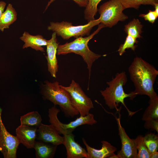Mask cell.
I'll return each mask as SVG.
<instances>
[{
    "label": "cell",
    "mask_w": 158,
    "mask_h": 158,
    "mask_svg": "<svg viewBox=\"0 0 158 158\" xmlns=\"http://www.w3.org/2000/svg\"><path fill=\"white\" fill-rule=\"evenodd\" d=\"M128 71L135 87V90L131 92L134 98L138 95H146L150 98L157 95L153 85L158 71L153 66L137 56L129 67Z\"/></svg>",
    "instance_id": "1"
},
{
    "label": "cell",
    "mask_w": 158,
    "mask_h": 158,
    "mask_svg": "<svg viewBox=\"0 0 158 158\" xmlns=\"http://www.w3.org/2000/svg\"><path fill=\"white\" fill-rule=\"evenodd\" d=\"M105 27L104 24L100 23L97 29L88 36L84 37H79L71 42H67L62 45L59 44L57 49V54L65 55L73 53L81 56L87 64L90 79L92 64L96 60L101 56V55L96 54L90 50L88 44L95 35L102 28Z\"/></svg>",
    "instance_id": "2"
},
{
    "label": "cell",
    "mask_w": 158,
    "mask_h": 158,
    "mask_svg": "<svg viewBox=\"0 0 158 158\" xmlns=\"http://www.w3.org/2000/svg\"><path fill=\"white\" fill-rule=\"evenodd\" d=\"M127 81V75L125 72L122 71L116 73L114 78L107 82L109 86L105 90H100V92L104 98L106 104L111 109H118V104L121 103L127 109L129 116H132L136 112H132L127 108L124 102L125 99L129 97L131 99L134 98L131 92L126 94L125 92L123 86Z\"/></svg>",
    "instance_id": "3"
},
{
    "label": "cell",
    "mask_w": 158,
    "mask_h": 158,
    "mask_svg": "<svg viewBox=\"0 0 158 158\" xmlns=\"http://www.w3.org/2000/svg\"><path fill=\"white\" fill-rule=\"evenodd\" d=\"M44 83L41 91L44 98L52 102L54 106H59L67 117H73L79 114L73 106L69 94L58 81H45Z\"/></svg>",
    "instance_id": "4"
},
{
    "label": "cell",
    "mask_w": 158,
    "mask_h": 158,
    "mask_svg": "<svg viewBox=\"0 0 158 158\" xmlns=\"http://www.w3.org/2000/svg\"><path fill=\"white\" fill-rule=\"evenodd\" d=\"M99 23V18L90 21L86 24L77 26L73 25L72 23L66 21L51 22L47 29L55 32L63 39L68 40L72 37L76 38L88 35L92 28Z\"/></svg>",
    "instance_id": "5"
},
{
    "label": "cell",
    "mask_w": 158,
    "mask_h": 158,
    "mask_svg": "<svg viewBox=\"0 0 158 158\" xmlns=\"http://www.w3.org/2000/svg\"><path fill=\"white\" fill-rule=\"evenodd\" d=\"M60 110L55 106L49 109L48 116L49 122L57 130L59 134L63 135L72 133L78 127L81 125L87 124L92 125L97 123L94 119L93 114L89 113L84 116H80L75 121L65 124L61 122L58 118V114Z\"/></svg>",
    "instance_id": "6"
},
{
    "label": "cell",
    "mask_w": 158,
    "mask_h": 158,
    "mask_svg": "<svg viewBox=\"0 0 158 158\" xmlns=\"http://www.w3.org/2000/svg\"><path fill=\"white\" fill-rule=\"evenodd\" d=\"M124 9L119 0H110L104 3L98 10L100 23L111 28L119 21H125L128 17L123 13Z\"/></svg>",
    "instance_id": "7"
},
{
    "label": "cell",
    "mask_w": 158,
    "mask_h": 158,
    "mask_svg": "<svg viewBox=\"0 0 158 158\" xmlns=\"http://www.w3.org/2000/svg\"><path fill=\"white\" fill-rule=\"evenodd\" d=\"M60 86L69 94L73 107L78 111L80 116H84L89 113L90 110L94 108L91 99L83 91L79 85L72 80L69 86Z\"/></svg>",
    "instance_id": "8"
},
{
    "label": "cell",
    "mask_w": 158,
    "mask_h": 158,
    "mask_svg": "<svg viewBox=\"0 0 158 158\" xmlns=\"http://www.w3.org/2000/svg\"><path fill=\"white\" fill-rule=\"evenodd\" d=\"M2 109L0 107V152L4 158H16L20 141L16 136L6 130L1 118Z\"/></svg>",
    "instance_id": "9"
},
{
    "label": "cell",
    "mask_w": 158,
    "mask_h": 158,
    "mask_svg": "<svg viewBox=\"0 0 158 158\" xmlns=\"http://www.w3.org/2000/svg\"><path fill=\"white\" fill-rule=\"evenodd\" d=\"M116 117L118 124V135L121 141V147L117 154L121 158H138V151L134 139H130L126 134L120 122L121 115Z\"/></svg>",
    "instance_id": "10"
},
{
    "label": "cell",
    "mask_w": 158,
    "mask_h": 158,
    "mask_svg": "<svg viewBox=\"0 0 158 158\" xmlns=\"http://www.w3.org/2000/svg\"><path fill=\"white\" fill-rule=\"evenodd\" d=\"M36 139L57 146L63 144L64 142L63 136H60L52 125L42 123L37 128Z\"/></svg>",
    "instance_id": "11"
},
{
    "label": "cell",
    "mask_w": 158,
    "mask_h": 158,
    "mask_svg": "<svg viewBox=\"0 0 158 158\" xmlns=\"http://www.w3.org/2000/svg\"><path fill=\"white\" fill-rule=\"evenodd\" d=\"M59 43L57 41L56 34L54 32L51 38L48 40L47 46V56L45 57L47 61L48 71L53 77L56 78V75L58 71V65L56 57L57 49Z\"/></svg>",
    "instance_id": "12"
},
{
    "label": "cell",
    "mask_w": 158,
    "mask_h": 158,
    "mask_svg": "<svg viewBox=\"0 0 158 158\" xmlns=\"http://www.w3.org/2000/svg\"><path fill=\"white\" fill-rule=\"evenodd\" d=\"M63 136V145L66 149L67 158H88L87 151L75 141V136L72 133Z\"/></svg>",
    "instance_id": "13"
},
{
    "label": "cell",
    "mask_w": 158,
    "mask_h": 158,
    "mask_svg": "<svg viewBox=\"0 0 158 158\" xmlns=\"http://www.w3.org/2000/svg\"><path fill=\"white\" fill-rule=\"evenodd\" d=\"M37 128L20 124L16 129V136L20 143L28 149L34 148Z\"/></svg>",
    "instance_id": "14"
},
{
    "label": "cell",
    "mask_w": 158,
    "mask_h": 158,
    "mask_svg": "<svg viewBox=\"0 0 158 158\" xmlns=\"http://www.w3.org/2000/svg\"><path fill=\"white\" fill-rule=\"evenodd\" d=\"M82 140L86 147L88 158H109L117 150L116 147L106 141H101L102 148L98 150L90 146L84 138H82Z\"/></svg>",
    "instance_id": "15"
},
{
    "label": "cell",
    "mask_w": 158,
    "mask_h": 158,
    "mask_svg": "<svg viewBox=\"0 0 158 158\" xmlns=\"http://www.w3.org/2000/svg\"><path fill=\"white\" fill-rule=\"evenodd\" d=\"M20 39L24 43L23 49L30 47L37 51L42 52L45 51L42 46H47L48 43V40L42 35H31L26 31L24 32Z\"/></svg>",
    "instance_id": "16"
},
{
    "label": "cell",
    "mask_w": 158,
    "mask_h": 158,
    "mask_svg": "<svg viewBox=\"0 0 158 158\" xmlns=\"http://www.w3.org/2000/svg\"><path fill=\"white\" fill-rule=\"evenodd\" d=\"M57 146L50 143L35 141L34 148L36 158H52L56 153Z\"/></svg>",
    "instance_id": "17"
},
{
    "label": "cell",
    "mask_w": 158,
    "mask_h": 158,
    "mask_svg": "<svg viewBox=\"0 0 158 158\" xmlns=\"http://www.w3.org/2000/svg\"><path fill=\"white\" fill-rule=\"evenodd\" d=\"M17 18V12L11 4H9L0 18V30L3 32L5 29L15 22Z\"/></svg>",
    "instance_id": "18"
},
{
    "label": "cell",
    "mask_w": 158,
    "mask_h": 158,
    "mask_svg": "<svg viewBox=\"0 0 158 158\" xmlns=\"http://www.w3.org/2000/svg\"><path fill=\"white\" fill-rule=\"evenodd\" d=\"M149 106L143 113L142 119L146 121L152 119H158V96L150 98Z\"/></svg>",
    "instance_id": "19"
},
{
    "label": "cell",
    "mask_w": 158,
    "mask_h": 158,
    "mask_svg": "<svg viewBox=\"0 0 158 158\" xmlns=\"http://www.w3.org/2000/svg\"><path fill=\"white\" fill-rule=\"evenodd\" d=\"M143 25L138 19H133L124 26V30L127 35L135 38L141 37Z\"/></svg>",
    "instance_id": "20"
},
{
    "label": "cell",
    "mask_w": 158,
    "mask_h": 158,
    "mask_svg": "<svg viewBox=\"0 0 158 158\" xmlns=\"http://www.w3.org/2000/svg\"><path fill=\"white\" fill-rule=\"evenodd\" d=\"M40 115L37 111L29 112L20 117V124L38 128L42 123Z\"/></svg>",
    "instance_id": "21"
},
{
    "label": "cell",
    "mask_w": 158,
    "mask_h": 158,
    "mask_svg": "<svg viewBox=\"0 0 158 158\" xmlns=\"http://www.w3.org/2000/svg\"><path fill=\"white\" fill-rule=\"evenodd\" d=\"M124 9L129 8L138 9L141 5H150L154 6L158 3V0H119Z\"/></svg>",
    "instance_id": "22"
},
{
    "label": "cell",
    "mask_w": 158,
    "mask_h": 158,
    "mask_svg": "<svg viewBox=\"0 0 158 158\" xmlns=\"http://www.w3.org/2000/svg\"><path fill=\"white\" fill-rule=\"evenodd\" d=\"M138 152V158H150V153L144 141V136L138 135L134 139Z\"/></svg>",
    "instance_id": "23"
},
{
    "label": "cell",
    "mask_w": 158,
    "mask_h": 158,
    "mask_svg": "<svg viewBox=\"0 0 158 158\" xmlns=\"http://www.w3.org/2000/svg\"><path fill=\"white\" fill-rule=\"evenodd\" d=\"M102 0H88L84 11L85 18L88 22L94 20L98 11L97 6Z\"/></svg>",
    "instance_id": "24"
},
{
    "label": "cell",
    "mask_w": 158,
    "mask_h": 158,
    "mask_svg": "<svg viewBox=\"0 0 158 158\" xmlns=\"http://www.w3.org/2000/svg\"><path fill=\"white\" fill-rule=\"evenodd\" d=\"M144 141L150 153L157 151L158 149V136L153 133H149L144 137Z\"/></svg>",
    "instance_id": "25"
},
{
    "label": "cell",
    "mask_w": 158,
    "mask_h": 158,
    "mask_svg": "<svg viewBox=\"0 0 158 158\" xmlns=\"http://www.w3.org/2000/svg\"><path fill=\"white\" fill-rule=\"evenodd\" d=\"M138 41L129 35H127L125 40L123 44H121L118 50V51L120 56L122 55L126 52V49H131L134 51L137 47L135 45V43H137Z\"/></svg>",
    "instance_id": "26"
},
{
    "label": "cell",
    "mask_w": 158,
    "mask_h": 158,
    "mask_svg": "<svg viewBox=\"0 0 158 158\" xmlns=\"http://www.w3.org/2000/svg\"><path fill=\"white\" fill-rule=\"evenodd\" d=\"M139 16L143 18L145 20L148 21L150 23H153L158 17V14L154 10H149L147 13L140 14Z\"/></svg>",
    "instance_id": "27"
},
{
    "label": "cell",
    "mask_w": 158,
    "mask_h": 158,
    "mask_svg": "<svg viewBox=\"0 0 158 158\" xmlns=\"http://www.w3.org/2000/svg\"><path fill=\"white\" fill-rule=\"evenodd\" d=\"M145 121L144 125L145 128L155 130L158 133V119H152Z\"/></svg>",
    "instance_id": "28"
},
{
    "label": "cell",
    "mask_w": 158,
    "mask_h": 158,
    "mask_svg": "<svg viewBox=\"0 0 158 158\" xmlns=\"http://www.w3.org/2000/svg\"><path fill=\"white\" fill-rule=\"evenodd\" d=\"M56 0H50L46 6L45 11L47 9L50 5ZM81 7H86L87 4L88 0H72Z\"/></svg>",
    "instance_id": "29"
},
{
    "label": "cell",
    "mask_w": 158,
    "mask_h": 158,
    "mask_svg": "<svg viewBox=\"0 0 158 158\" xmlns=\"http://www.w3.org/2000/svg\"><path fill=\"white\" fill-rule=\"evenodd\" d=\"M6 5V3L5 2L2 1H0V18L4 11Z\"/></svg>",
    "instance_id": "30"
},
{
    "label": "cell",
    "mask_w": 158,
    "mask_h": 158,
    "mask_svg": "<svg viewBox=\"0 0 158 158\" xmlns=\"http://www.w3.org/2000/svg\"><path fill=\"white\" fill-rule=\"evenodd\" d=\"M158 158V152L155 151L151 153L150 155V158Z\"/></svg>",
    "instance_id": "31"
},
{
    "label": "cell",
    "mask_w": 158,
    "mask_h": 158,
    "mask_svg": "<svg viewBox=\"0 0 158 158\" xmlns=\"http://www.w3.org/2000/svg\"><path fill=\"white\" fill-rule=\"evenodd\" d=\"M109 158H121L118 154H115L114 153L110 156Z\"/></svg>",
    "instance_id": "32"
},
{
    "label": "cell",
    "mask_w": 158,
    "mask_h": 158,
    "mask_svg": "<svg viewBox=\"0 0 158 158\" xmlns=\"http://www.w3.org/2000/svg\"><path fill=\"white\" fill-rule=\"evenodd\" d=\"M154 6L155 8L154 11L157 14H158V3L155 4Z\"/></svg>",
    "instance_id": "33"
}]
</instances>
